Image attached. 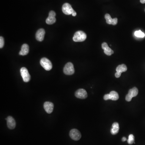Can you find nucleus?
I'll return each mask as SVG.
<instances>
[{"label": "nucleus", "mask_w": 145, "mask_h": 145, "mask_svg": "<svg viewBox=\"0 0 145 145\" xmlns=\"http://www.w3.org/2000/svg\"><path fill=\"white\" fill-rule=\"evenodd\" d=\"M87 35L85 32L82 31H76L72 39L75 42H82L86 39Z\"/></svg>", "instance_id": "nucleus-1"}, {"label": "nucleus", "mask_w": 145, "mask_h": 145, "mask_svg": "<svg viewBox=\"0 0 145 145\" xmlns=\"http://www.w3.org/2000/svg\"><path fill=\"white\" fill-rule=\"evenodd\" d=\"M40 64L47 71H50L52 69V65L49 60L46 58H43L40 61Z\"/></svg>", "instance_id": "nucleus-2"}, {"label": "nucleus", "mask_w": 145, "mask_h": 145, "mask_svg": "<svg viewBox=\"0 0 145 145\" xmlns=\"http://www.w3.org/2000/svg\"><path fill=\"white\" fill-rule=\"evenodd\" d=\"M64 73L66 75H72L75 72L74 65L71 63H67L64 67L63 69Z\"/></svg>", "instance_id": "nucleus-3"}, {"label": "nucleus", "mask_w": 145, "mask_h": 145, "mask_svg": "<svg viewBox=\"0 0 145 145\" xmlns=\"http://www.w3.org/2000/svg\"><path fill=\"white\" fill-rule=\"evenodd\" d=\"M138 94V90L136 87H134L130 89L128 94L126 95V100L127 101L130 102L134 97L136 96Z\"/></svg>", "instance_id": "nucleus-4"}, {"label": "nucleus", "mask_w": 145, "mask_h": 145, "mask_svg": "<svg viewBox=\"0 0 145 145\" xmlns=\"http://www.w3.org/2000/svg\"><path fill=\"white\" fill-rule=\"evenodd\" d=\"M62 11L64 14L70 15L72 14L75 11L72 7L68 3H65L62 6Z\"/></svg>", "instance_id": "nucleus-5"}, {"label": "nucleus", "mask_w": 145, "mask_h": 145, "mask_svg": "<svg viewBox=\"0 0 145 145\" xmlns=\"http://www.w3.org/2000/svg\"><path fill=\"white\" fill-rule=\"evenodd\" d=\"M119 98V96L117 92L115 91H110V94H105L104 96V99L105 100H118Z\"/></svg>", "instance_id": "nucleus-6"}, {"label": "nucleus", "mask_w": 145, "mask_h": 145, "mask_svg": "<svg viewBox=\"0 0 145 145\" xmlns=\"http://www.w3.org/2000/svg\"><path fill=\"white\" fill-rule=\"evenodd\" d=\"M20 73L23 81L25 82H28L30 81L31 76L29 74L28 69L25 67H22L20 69Z\"/></svg>", "instance_id": "nucleus-7"}, {"label": "nucleus", "mask_w": 145, "mask_h": 145, "mask_svg": "<svg viewBox=\"0 0 145 145\" xmlns=\"http://www.w3.org/2000/svg\"><path fill=\"white\" fill-rule=\"evenodd\" d=\"M69 135L72 140L75 141H78L81 138L82 135L80 131L77 129H72L70 131Z\"/></svg>", "instance_id": "nucleus-8"}, {"label": "nucleus", "mask_w": 145, "mask_h": 145, "mask_svg": "<svg viewBox=\"0 0 145 145\" xmlns=\"http://www.w3.org/2000/svg\"><path fill=\"white\" fill-rule=\"evenodd\" d=\"M75 96L78 98L84 99L87 98L88 94L85 90L83 89H80L75 91Z\"/></svg>", "instance_id": "nucleus-9"}, {"label": "nucleus", "mask_w": 145, "mask_h": 145, "mask_svg": "<svg viewBox=\"0 0 145 145\" xmlns=\"http://www.w3.org/2000/svg\"><path fill=\"white\" fill-rule=\"evenodd\" d=\"M55 16V12L53 11H50L49 13L48 17L46 19V23L48 25H52L55 23L56 21Z\"/></svg>", "instance_id": "nucleus-10"}, {"label": "nucleus", "mask_w": 145, "mask_h": 145, "mask_svg": "<svg viewBox=\"0 0 145 145\" xmlns=\"http://www.w3.org/2000/svg\"><path fill=\"white\" fill-rule=\"evenodd\" d=\"M7 121V127L10 129H14L16 126L15 120L12 116H9L6 118Z\"/></svg>", "instance_id": "nucleus-11"}, {"label": "nucleus", "mask_w": 145, "mask_h": 145, "mask_svg": "<svg viewBox=\"0 0 145 145\" xmlns=\"http://www.w3.org/2000/svg\"><path fill=\"white\" fill-rule=\"evenodd\" d=\"M45 34V31L44 29H39L36 33V39L39 42L42 41L44 39Z\"/></svg>", "instance_id": "nucleus-12"}, {"label": "nucleus", "mask_w": 145, "mask_h": 145, "mask_svg": "<svg viewBox=\"0 0 145 145\" xmlns=\"http://www.w3.org/2000/svg\"><path fill=\"white\" fill-rule=\"evenodd\" d=\"M44 108L47 113L48 114H50L53 111L54 104L52 102H46L44 104Z\"/></svg>", "instance_id": "nucleus-13"}, {"label": "nucleus", "mask_w": 145, "mask_h": 145, "mask_svg": "<svg viewBox=\"0 0 145 145\" xmlns=\"http://www.w3.org/2000/svg\"><path fill=\"white\" fill-rule=\"evenodd\" d=\"M105 19H106V22L108 24L116 25L117 23L118 19L117 18L112 19L109 14H106L105 15Z\"/></svg>", "instance_id": "nucleus-14"}, {"label": "nucleus", "mask_w": 145, "mask_h": 145, "mask_svg": "<svg viewBox=\"0 0 145 145\" xmlns=\"http://www.w3.org/2000/svg\"><path fill=\"white\" fill-rule=\"evenodd\" d=\"M102 47L104 50V53L108 56H110L114 53V51L108 47L106 42H104L102 44Z\"/></svg>", "instance_id": "nucleus-15"}, {"label": "nucleus", "mask_w": 145, "mask_h": 145, "mask_svg": "<svg viewBox=\"0 0 145 145\" xmlns=\"http://www.w3.org/2000/svg\"><path fill=\"white\" fill-rule=\"evenodd\" d=\"M29 46L27 44H23L22 46L21 51L19 52V55L22 56L26 55L29 53Z\"/></svg>", "instance_id": "nucleus-16"}, {"label": "nucleus", "mask_w": 145, "mask_h": 145, "mask_svg": "<svg viewBox=\"0 0 145 145\" xmlns=\"http://www.w3.org/2000/svg\"><path fill=\"white\" fill-rule=\"evenodd\" d=\"M119 129V124L117 122H115L112 124V128L110 130V133L113 135H115L118 133Z\"/></svg>", "instance_id": "nucleus-17"}, {"label": "nucleus", "mask_w": 145, "mask_h": 145, "mask_svg": "<svg viewBox=\"0 0 145 145\" xmlns=\"http://www.w3.org/2000/svg\"><path fill=\"white\" fill-rule=\"evenodd\" d=\"M127 68L126 64H121L118 66L116 68V72L122 73L123 72L126 71Z\"/></svg>", "instance_id": "nucleus-18"}, {"label": "nucleus", "mask_w": 145, "mask_h": 145, "mask_svg": "<svg viewBox=\"0 0 145 145\" xmlns=\"http://www.w3.org/2000/svg\"><path fill=\"white\" fill-rule=\"evenodd\" d=\"M135 36L138 38H144L145 36V34L144 33L142 32L140 30L138 31H136L135 32Z\"/></svg>", "instance_id": "nucleus-19"}, {"label": "nucleus", "mask_w": 145, "mask_h": 145, "mask_svg": "<svg viewBox=\"0 0 145 145\" xmlns=\"http://www.w3.org/2000/svg\"><path fill=\"white\" fill-rule=\"evenodd\" d=\"M135 139L134 136L133 134H130L129 136V138H128V140H127V143L128 144H132L134 143Z\"/></svg>", "instance_id": "nucleus-20"}, {"label": "nucleus", "mask_w": 145, "mask_h": 145, "mask_svg": "<svg viewBox=\"0 0 145 145\" xmlns=\"http://www.w3.org/2000/svg\"><path fill=\"white\" fill-rule=\"evenodd\" d=\"M4 44H5L4 39L2 36H1L0 37V48H2L3 47Z\"/></svg>", "instance_id": "nucleus-21"}, {"label": "nucleus", "mask_w": 145, "mask_h": 145, "mask_svg": "<svg viewBox=\"0 0 145 145\" xmlns=\"http://www.w3.org/2000/svg\"><path fill=\"white\" fill-rule=\"evenodd\" d=\"M121 72H116L115 74V76L116 77V78H119L120 76H121Z\"/></svg>", "instance_id": "nucleus-22"}, {"label": "nucleus", "mask_w": 145, "mask_h": 145, "mask_svg": "<svg viewBox=\"0 0 145 145\" xmlns=\"http://www.w3.org/2000/svg\"><path fill=\"white\" fill-rule=\"evenodd\" d=\"M127 140V139L126 138V137H123V138H122V142H125V141H126Z\"/></svg>", "instance_id": "nucleus-23"}, {"label": "nucleus", "mask_w": 145, "mask_h": 145, "mask_svg": "<svg viewBox=\"0 0 145 145\" xmlns=\"http://www.w3.org/2000/svg\"><path fill=\"white\" fill-rule=\"evenodd\" d=\"M72 16L75 17V16L76 15H77V13H76V12L75 11L74 12V13L72 14Z\"/></svg>", "instance_id": "nucleus-24"}, {"label": "nucleus", "mask_w": 145, "mask_h": 145, "mask_svg": "<svg viewBox=\"0 0 145 145\" xmlns=\"http://www.w3.org/2000/svg\"><path fill=\"white\" fill-rule=\"evenodd\" d=\"M141 3H142V4L145 3V0H140Z\"/></svg>", "instance_id": "nucleus-25"}]
</instances>
